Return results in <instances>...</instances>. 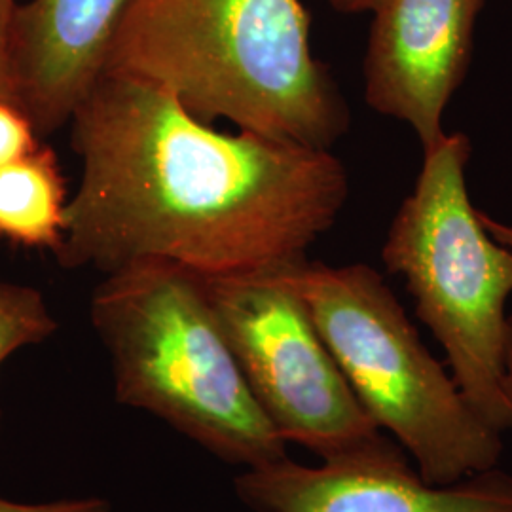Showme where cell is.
<instances>
[{
	"instance_id": "cell-1",
	"label": "cell",
	"mask_w": 512,
	"mask_h": 512,
	"mask_svg": "<svg viewBox=\"0 0 512 512\" xmlns=\"http://www.w3.org/2000/svg\"><path fill=\"white\" fill-rule=\"evenodd\" d=\"M69 124L82 171L54 253L67 270L274 272L306 260L348 200L327 148L222 133L141 80L103 74Z\"/></svg>"
},
{
	"instance_id": "cell-2",
	"label": "cell",
	"mask_w": 512,
	"mask_h": 512,
	"mask_svg": "<svg viewBox=\"0 0 512 512\" xmlns=\"http://www.w3.org/2000/svg\"><path fill=\"white\" fill-rule=\"evenodd\" d=\"M103 74L158 86L205 122L330 147L349 109L300 0H131Z\"/></svg>"
},
{
	"instance_id": "cell-3",
	"label": "cell",
	"mask_w": 512,
	"mask_h": 512,
	"mask_svg": "<svg viewBox=\"0 0 512 512\" xmlns=\"http://www.w3.org/2000/svg\"><path fill=\"white\" fill-rule=\"evenodd\" d=\"M90 315L109 353L118 403L160 418L232 465L255 469L287 456L200 275L165 262L129 264L97 285Z\"/></svg>"
},
{
	"instance_id": "cell-4",
	"label": "cell",
	"mask_w": 512,
	"mask_h": 512,
	"mask_svg": "<svg viewBox=\"0 0 512 512\" xmlns=\"http://www.w3.org/2000/svg\"><path fill=\"white\" fill-rule=\"evenodd\" d=\"M277 274L306 306L368 418L414 458L423 480L446 486L497 467L501 433L425 348L382 275L308 258Z\"/></svg>"
},
{
	"instance_id": "cell-5",
	"label": "cell",
	"mask_w": 512,
	"mask_h": 512,
	"mask_svg": "<svg viewBox=\"0 0 512 512\" xmlns=\"http://www.w3.org/2000/svg\"><path fill=\"white\" fill-rule=\"evenodd\" d=\"M469 158L471 141L463 133L423 152L418 181L389 226L382 260L403 277L463 397L503 433L512 427L505 395L512 249L488 232L471 203Z\"/></svg>"
},
{
	"instance_id": "cell-6",
	"label": "cell",
	"mask_w": 512,
	"mask_h": 512,
	"mask_svg": "<svg viewBox=\"0 0 512 512\" xmlns=\"http://www.w3.org/2000/svg\"><path fill=\"white\" fill-rule=\"evenodd\" d=\"M202 283L245 382L281 439L321 461L389 440L368 418L306 306L277 270L202 277Z\"/></svg>"
},
{
	"instance_id": "cell-7",
	"label": "cell",
	"mask_w": 512,
	"mask_h": 512,
	"mask_svg": "<svg viewBox=\"0 0 512 512\" xmlns=\"http://www.w3.org/2000/svg\"><path fill=\"white\" fill-rule=\"evenodd\" d=\"M236 492L256 512H512L509 473L494 467L437 486L395 440L317 467L285 456L241 473Z\"/></svg>"
},
{
	"instance_id": "cell-8",
	"label": "cell",
	"mask_w": 512,
	"mask_h": 512,
	"mask_svg": "<svg viewBox=\"0 0 512 512\" xmlns=\"http://www.w3.org/2000/svg\"><path fill=\"white\" fill-rule=\"evenodd\" d=\"M484 2L384 0L372 12L366 103L414 129L423 152L446 137L442 116L469 73Z\"/></svg>"
},
{
	"instance_id": "cell-9",
	"label": "cell",
	"mask_w": 512,
	"mask_h": 512,
	"mask_svg": "<svg viewBox=\"0 0 512 512\" xmlns=\"http://www.w3.org/2000/svg\"><path fill=\"white\" fill-rule=\"evenodd\" d=\"M131 0H29L14 18L16 103L38 135L67 126L103 76Z\"/></svg>"
},
{
	"instance_id": "cell-10",
	"label": "cell",
	"mask_w": 512,
	"mask_h": 512,
	"mask_svg": "<svg viewBox=\"0 0 512 512\" xmlns=\"http://www.w3.org/2000/svg\"><path fill=\"white\" fill-rule=\"evenodd\" d=\"M67 186L50 147L0 165V238L55 253L63 239Z\"/></svg>"
},
{
	"instance_id": "cell-11",
	"label": "cell",
	"mask_w": 512,
	"mask_h": 512,
	"mask_svg": "<svg viewBox=\"0 0 512 512\" xmlns=\"http://www.w3.org/2000/svg\"><path fill=\"white\" fill-rule=\"evenodd\" d=\"M57 330V321L37 289L0 279V366L18 349L37 346Z\"/></svg>"
},
{
	"instance_id": "cell-12",
	"label": "cell",
	"mask_w": 512,
	"mask_h": 512,
	"mask_svg": "<svg viewBox=\"0 0 512 512\" xmlns=\"http://www.w3.org/2000/svg\"><path fill=\"white\" fill-rule=\"evenodd\" d=\"M31 118L16 103L0 99V165L10 164L40 145Z\"/></svg>"
},
{
	"instance_id": "cell-13",
	"label": "cell",
	"mask_w": 512,
	"mask_h": 512,
	"mask_svg": "<svg viewBox=\"0 0 512 512\" xmlns=\"http://www.w3.org/2000/svg\"><path fill=\"white\" fill-rule=\"evenodd\" d=\"M16 8V0H0V99L12 103H16V80L12 59Z\"/></svg>"
},
{
	"instance_id": "cell-14",
	"label": "cell",
	"mask_w": 512,
	"mask_h": 512,
	"mask_svg": "<svg viewBox=\"0 0 512 512\" xmlns=\"http://www.w3.org/2000/svg\"><path fill=\"white\" fill-rule=\"evenodd\" d=\"M109 501L101 497L59 499L52 503H14L0 497V512H109Z\"/></svg>"
},
{
	"instance_id": "cell-15",
	"label": "cell",
	"mask_w": 512,
	"mask_h": 512,
	"mask_svg": "<svg viewBox=\"0 0 512 512\" xmlns=\"http://www.w3.org/2000/svg\"><path fill=\"white\" fill-rule=\"evenodd\" d=\"M330 6L344 14H361L374 12L384 0H329Z\"/></svg>"
},
{
	"instance_id": "cell-16",
	"label": "cell",
	"mask_w": 512,
	"mask_h": 512,
	"mask_svg": "<svg viewBox=\"0 0 512 512\" xmlns=\"http://www.w3.org/2000/svg\"><path fill=\"white\" fill-rule=\"evenodd\" d=\"M505 395L512 410V315L507 321V338H505Z\"/></svg>"
}]
</instances>
